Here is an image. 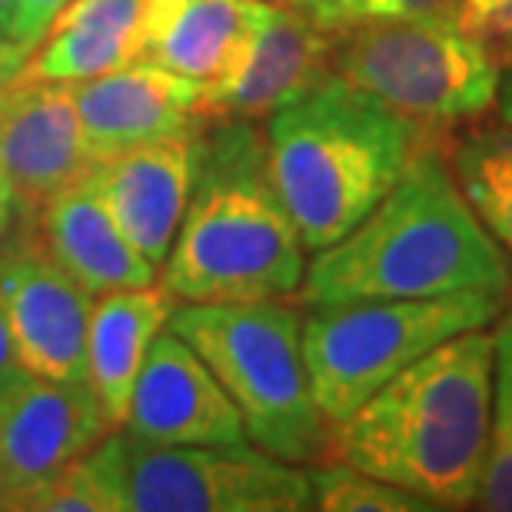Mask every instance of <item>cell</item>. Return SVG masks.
I'll return each instance as SVG.
<instances>
[{
    "label": "cell",
    "mask_w": 512,
    "mask_h": 512,
    "mask_svg": "<svg viewBox=\"0 0 512 512\" xmlns=\"http://www.w3.org/2000/svg\"><path fill=\"white\" fill-rule=\"evenodd\" d=\"M443 130H426L393 190L306 263L303 310L446 293L509 296L506 250L469 207L449 167Z\"/></svg>",
    "instance_id": "obj_1"
},
{
    "label": "cell",
    "mask_w": 512,
    "mask_h": 512,
    "mask_svg": "<svg viewBox=\"0 0 512 512\" xmlns=\"http://www.w3.org/2000/svg\"><path fill=\"white\" fill-rule=\"evenodd\" d=\"M493 363L486 330L433 346L330 426V459L403 486L436 509H469L493 423Z\"/></svg>",
    "instance_id": "obj_2"
},
{
    "label": "cell",
    "mask_w": 512,
    "mask_h": 512,
    "mask_svg": "<svg viewBox=\"0 0 512 512\" xmlns=\"http://www.w3.org/2000/svg\"><path fill=\"white\" fill-rule=\"evenodd\" d=\"M306 247L266 167L256 120H203L200 163L160 286L177 303L276 300L300 290Z\"/></svg>",
    "instance_id": "obj_3"
},
{
    "label": "cell",
    "mask_w": 512,
    "mask_h": 512,
    "mask_svg": "<svg viewBox=\"0 0 512 512\" xmlns=\"http://www.w3.org/2000/svg\"><path fill=\"white\" fill-rule=\"evenodd\" d=\"M423 133L340 77L266 117V167L306 253L346 237L393 190Z\"/></svg>",
    "instance_id": "obj_4"
},
{
    "label": "cell",
    "mask_w": 512,
    "mask_h": 512,
    "mask_svg": "<svg viewBox=\"0 0 512 512\" xmlns=\"http://www.w3.org/2000/svg\"><path fill=\"white\" fill-rule=\"evenodd\" d=\"M300 313L303 306L290 303V296L173 303L167 326L227 389L256 449L296 466H316L330 459V423L310 393Z\"/></svg>",
    "instance_id": "obj_5"
},
{
    "label": "cell",
    "mask_w": 512,
    "mask_h": 512,
    "mask_svg": "<svg viewBox=\"0 0 512 512\" xmlns=\"http://www.w3.org/2000/svg\"><path fill=\"white\" fill-rule=\"evenodd\" d=\"M506 300L496 293H446L306 310L300 343L316 409L330 426L343 423L433 346L496 323Z\"/></svg>",
    "instance_id": "obj_6"
},
{
    "label": "cell",
    "mask_w": 512,
    "mask_h": 512,
    "mask_svg": "<svg viewBox=\"0 0 512 512\" xmlns=\"http://www.w3.org/2000/svg\"><path fill=\"white\" fill-rule=\"evenodd\" d=\"M333 77L366 90L419 130L483 117L503 67L453 20L373 17L333 30Z\"/></svg>",
    "instance_id": "obj_7"
},
{
    "label": "cell",
    "mask_w": 512,
    "mask_h": 512,
    "mask_svg": "<svg viewBox=\"0 0 512 512\" xmlns=\"http://www.w3.org/2000/svg\"><path fill=\"white\" fill-rule=\"evenodd\" d=\"M120 512H303L310 469L253 443L163 446L114 429L100 439Z\"/></svg>",
    "instance_id": "obj_8"
},
{
    "label": "cell",
    "mask_w": 512,
    "mask_h": 512,
    "mask_svg": "<svg viewBox=\"0 0 512 512\" xmlns=\"http://www.w3.org/2000/svg\"><path fill=\"white\" fill-rule=\"evenodd\" d=\"M0 306L27 373L87 383V323L94 293L54 260L20 207L14 230L0 247Z\"/></svg>",
    "instance_id": "obj_9"
},
{
    "label": "cell",
    "mask_w": 512,
    "mask_h": 512,
    "mask_svg": "<svg viewBox=\"0 0 512 512\" xmlns=\"http://www.w3.org/2000/svg\"><path fill=\"white\" fill-rule=\"evenodd\" d=\"M94 163L70 84L24 74L0 84V180L17 207H40Z\"/></svg>",
    "instance_id": "obj_10"
},
{
    "label": "cell",
    "mask_w": 512,
    "mask_h": 512,
    "mask_svg": "<svg viewBox=\"0 0 512 512\" xmlns=\"http://www.w3.org/2000/svg\"><path fill=\"white\" fill-rule=\"evenodd\" d=\"M107 433L94 389L87 383H60L37 373H20L0 393V476L7 509L27 489L60 473L77 456L90 453Z\"/></svg>",
    "instance_id": "obj_11"
},
{
    "label": "cell",
    "mask_w": 512,
    "mask_h": 512,
    "mask_svg": "<svg viewBox=\"0 0 512 512\" xmlns=\"http://www.w3.org/2000/svg\"><path fill=\"white\" fill-rule=\"evenodd\" d=\"M200 130L110 150L87 173V183L97 190L117 230L157 270L177 240L190 203L200 163Z\"/></svg>",
    "instance_id": "obj_12"
},
{
    "label": "cell",
    "mask_w": 512,
    "mask_h": 512,
    "mask_svg": "<svg viewBox=\"0 0 512 512\" xmlns=\"http://www.w3.org/2000/svg\"><path fill=\"white\" fill-rule=\"evenodd\" d=\"M333 34L286 0H270L247 60L230 77L200 84V120H266L323 80L330 67Z\"/></svg>",
    "instance_id": "obj_13"
},
{
    "label": "cell",
    "mask_w": 512,
    "mask_h": 512,
    "mask_svg": "<svg viewBox=\"0 0 512 512\" xmlns=\"http://www.w3.org/2000/svg\"><path fill=\"white\" fill-rule=\"evenodd\" d=\"M120 429L163 446L250 443L227 389L170 326H163L143 356Z\"/></svg>",
    "instance_id": "obj_14"
},
{
    "label": "cell",
    "mask_w": 512,
    "mask_h": 512,
    "mask_svg": "<svg viewBox=\"0 0 512 512\" xmlns=\"http://www.w3.org/2000/svg\"><path fill=\"white\" fill-rule=\"evenodd\" d=\"M197 94V80L177 77L143 57L110 74L70 84L87 143L97 157L130 143L197 133L203 127Z\"/></svg>",
    "instance_id": "obj_15"
},
{
    "label": "cell",
    "mask_w": 512,
    "mask_h": 512,
    "mask_svg": "<svg viewBox=\"0 0 512 512\" xmlns=\"http://www.w3.org/2000/svg\"><path fill=\"white\" fill-rule=\"evenodd\" d=\"M270 0H143L140 57L197 84L223 80L250 54Z\"/></svg>",
    "instance_id": "obj_16"
},
{
    "label": "cell",
    "mask_w": 512,
    "mask_h": 512,
    "mask_svg": "<svg viewBox=\"0 0 512 512\" xmlns=\"http://www.w3.org/2000/svg\"><path fill=\"white\" fill-rule=\"evenodd\" d=\"M27 217L54 260L94 296L157 283V266L130 247L87 177L27 210Z\"/></svg>",
    "instance_id": "obj_17"
},
{
    "label": "cell",
    "mask_w": 512,
    "mask_h": 512,
    "mask_svg": "<svg viewBox=\"0 0 512 512\" xmlns=\"http://www.w3.org/2000/svg\"><path fill=\"white\" fill-rule=\"evenodd\" d=\"M173 303L177 300L160 283L94 296L87 323V386L94 389L110 429L127 423L143 356L167 326Z\"/></svg>",
    "instance_id": "obj_18"
},
{
    "label": "cell",
    "mask_w": 512,
    "mask_h": 512,
    "mask_svg": "<svg viewBox=\"0 0 512 512\" xmlns=\"http://www.w3.org/2000/svg\"><path fill=\"white\" fill-rule=\"evenodd\" d=\"M143 0H70L17 74L77 84L140 57Z\"/></svg>",
    "instance_id": "obj_19"
},
{
    "label": "cell",
    "mask_w": 512,
    "mask_h": 512,
    "mask_svg": "<svg viewBox=\"0 0 512 512\" xmlns=\"http://www.w3.org/2000/svg\"><path fill=\"white\" fill-rule=\"evenodd\" d=\"M453 177L486 223V230L512 253V127H476L446 147Z\"/></svg>",
    "instance_id": "obj_20"
},
{
    "label": "cell",
    "mask_w": 512,
    "mask_h": 512,
    "mask_svg": "<svg viewBox=\"0 0 512 512\" xmlns=\"http://www.w3.org/2000/svg\"><path fill=\"white\" fill-rule=\"evenodd\" d=\"M310 469L313 509L323 512H436L429 499L376 479L343 459H323Z\"/></svg>",
    "instance_id": "obj_21"
},
{
    "label": "cell",
    "mask_w": 512,
    "mask_h": 512,
    "mask_svg": "<svg viewBox=\"0 0 512 512\" xmlns=\"http://www.w3.org/2000/svg\"><path fill=\"white\" fill-rule=\"evenodd\" d=\"M14 512H120L100 443L14 503Z\"/></svg>",
    "instance_id": "obj_22"
},
{
    "label": "cell",
    "mask_w": 512,
    "mask_h": 512,
    "mask_svg": "<svg viewBox=\"0 0 512 512\" xmlns=\"http://www.w3.org/2000/svg\"><path fill=\"white\" fill-rule=\"evenodd\" d=\"M473 506L486 512H512V406L499 399H493L489 446Z\"/></svg>",
    "instance_id": "obj_23"
},
{
    "label": "cell",
    "mask_w": 512,
    "mask_h": 512,
    "mask_svg": "<svg viewBox=\"0 0 512 512\" xmlns=\"http://www.w3.org/2000/svg\"><path fill=\"white\" fill-rule=\"evenodd\" d=\"M453 24L486 47L499 67L512 60V0H456Z\"/></svg>",
    "instance_id": "obj_24"
},
{
    "label": "cell",
    "mask_w": 512,
    "mask_h": 512,
    "mask_svg": "<svg viewBox=\"0 0 512 512\" xmlns=\"http://www.w3.org/2000/svg\"><path fill=\"white\" fill-rule=\"evenodd\" d=\"M456 0H350L346 27L373 17H419V20H453Z\"/></svg>",
    "instance_id": "obj_25"
},
{
    "label": "cell",
    "mask_w": 512,
    "mask_h": 512,
    "mask_svg": "<svg viewBox=\"0 0 512 512\" xmlns=\"http://www.w3.org/2000/svg\"><path fill=\"white\" fill-rule=\"evenodd\" d=\"M67 4H70V0H17L7 37L30 54V50L44 40L50 24L60 17V10H64Z\"/></svg>",
    "instance_id": "obj_26"
},
{
    "label": "cell",
    "mask_w": 512,
    "mask_h": 512,
    "mask_svg": "<svg viewBox=\"0 0 512 512\" xmlns=\"http://www.w3.org/2000/svg\"><path fill=\"white\" fill-rule=\"evenodd\" d=\"M493 346H496L493 399L512 406V303H509V310L499 313V323H496V333H493Z\"/></svg>",
    "instance_id": "obj_27"
},
{
    "label": "cell",
    "mask_w": 512,
    "mask_h": 512,
    "mask_svg": "<svg viewBox=\"0 0 512 512\" xmlns=\"http://www.w3.org/2000/svg\"><path fill=\"white\" fill-rule=\"evenodd\" d=\"M286 4L300 7L306 17L316 20L323 30H343L346 27V4L350 0H286Z\"/></svg>",
    "instance_id": "obj_28"
},
{
    "label": "cell",
    "mask_w": 512,
    "mask_h": 512,
    "mask_svg": "<svg viewBox=\"0 0 512 512\" xmlns=\"http://www.w3.org/2000/svg\"><path fill=\"white\" fill-rule=\"evenodd\" d=\"M24 370V363H20L17 356V346H14V333H10V323H7V313L4 306H0V393L17 380Z\"/></svg>",
    "instance_id": "obj_29"
},
{
    "label": "cell",
    "mask_w": 512,
    "mask_h": 512,
    "mask_svg": "<svg viewBox=\"0 0 512 512\" xmlns=\"http://www.w3.org/2000/svg\"><path fill=\"white\" fill-rule=\"evenodd\" d=\"M27 50L17 47L4 30H0V84H7L10 77H17V70L24 67Z\"/></svg>",
    "instance_id": "obj_30"
},
{
    "label": "cell",
    "mask_w": 512,
    "mask_h": 512,
    "mask_svg": "<svg viewBox=\"0 0 512 512\" xmlns=\"http://www.w3.org/2000/svg\"><path fill=\"white\" fill-rule=\"evenodd\" d=\"M496 107H499V120L512 127V60L499 74V90H496Z\"/></svg>",
    "instance_id": "obj_31"
},
{
    "label": "cell",
    "mask_w": 512,
    "mask_h": 512,
    "mask_svg": "<svg viewBox=\"0 0 512 512\" xmlns=\"http://www.w3.org/2000/svg\"><path fill=\"white\" fill-rule=\"evenodd\" d=\"M14 223H17V203H14L10 193H0V247L7 243L10 230H14Z\"/></svg>",
    "instance_id": "obj_32"
},
{
    "label": "cell",
    "mask_w": 512,
    "mask_h": 512,
    "mask_svg": "<svg viewBox=\"0 0 512 512\" xmlns=\"http://www.w3.org/2000/svg\"><path fill=\"white\" fill-rule=\"evenodd\" d=\"M14 7H17V0H0V30H10V20H14Z\"/></svg>",
    "instance_id": "obj_33"
},
{
    "label": "cell",
    "mask_w": 512,
    "mask_h": 512,
    "mask_svg": "<svg viewBox=\"0 0 512 512\" xmlns=\"http://www.w3.org/2000/svg\"><path fill=\"white\" fill-rule=\"evenodd\" d=\"M7 509V486H4V476H0V512Z\"/></svg>",
    "instance_id": "obj_34"
},
{
    "label": "cell",
    "mask_w": 512,
    "mask_h": 512,
    "mask_svg": "<svg viewBox=\"0 0 512 512\" xmlns=\"http://www.w3.org/2000/svg\"><path fill=\"white\" fill-rule=\"evenodd\" d=\"M0 193H10V190L4 187V180H0Z\"/></svg>",
    "instance_id": "obj_35"
}]
</instances>
